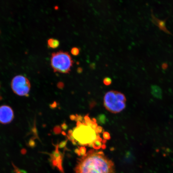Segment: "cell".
<instances>
[{"instance_id": "277c9868", "label": "cell", "mask_w": 173, "mask_h": 173, "mask_svg": "<svg viewBox=\"0 0 173 173\" xmlns=\"http://www.w3.org/2000/svg\"><path fill=\"white\" fill-rule=\"evenodd\" d=\"M73 135V138L82 145L93 143L97 138L94 129L89 125L81 123L74 129Z\"/></svg>"}, {"instance_id": "7a4b0ae2", "label": "cell", "mask_w": 173, "mask_h": 173, "mask_svg": "<svg viewBox=\"0 0 173 173\" xmlns=\"http://www.w3.org/2000/svg\"><path fill=\"white\" fill-rule=\"evenodd\" d=\"M126 101V98L123 93L115 91H110L105 94L104 105L109 111L112 113H119L125 108Z\"/></svg>"}, {"instance_id": "ba28073f", "label": "cell", "mask_w": 173, "mask_h": 173, "mask_svg": "<svg viewBox=\"0 0 173 173\" xmlns=\"http://www.w3.org/2000/svg\"><path fill=\"white\" fill-rule=\"evenodd\" d=\"M151 93L153 96L158 99L161 98L162 96V91L159 86L154 85L151 86Z\"/></svg>"}, {"instance_id": "5b68a950", "label": "cell", "mask_w": 173, "mask_h": 173, "mask_svg": "<svg viewBox=\"0 0 173 173\" xmlns=\"http://www.w3.org/2000/svg\"><path fill=\"white\" fill-rule=\"evenodd\" d=\"M11 85L13 92L18 96H27L29 95L31 84L27 78L23 75L15 77L12 81Z\"/></svg>"}, {"instance_id": "52a82bcc", "label": "cell", "mask_w": 173, "mask_h": 173, "mask_svg": "<svg viewBox=\"0 0 173 173\" xmlns=\"http://www.w3.org/2000/svg\"><path fill=\"white\" fill-rule=\"evenodd\" d=\"M152 20L154 23L155 24V25L158 26V27L160 29L162 30L163 31L165 32V33L169 34H172L169 31H168V29L166 28L165 27V21L166 20L164 21H162V20H159V19H158L156 18H155L154 16L153 15L152 13Z\"/></svg>"}, {"instance_id": "8fae6325", "label": "cell", "mask_w": 173, "mask_h": 173, "mask_svg": "<svg viewBox=\"0 0 173 173\" xmlns=\"http://www.w3.org/2000/svg\"><path fill=\"white\" fill-rule=\"evenodd\" d=\"M93 143V147H94V148L96 149H99L101 147V146L100 141H95Z\"/></svg>"}, {"instance_id": "8992f818", "label": "cell", "mask_w": 173, "mask_h": 173, "mask_svg": "<svg viewBox=\"0 0 173 173\" xmlns=\"http://www.w3.org/2000/svg\"><path fill=\"white\" fill-rule=\"evenodd\" d=\"M14 118V112L10 107H0V123L6 124L11 123Z\"/></svg>"}, {"instance_id": "2e32d148", "label": "cell", "mask_w": 173, "mask_h": 173, "mask_svg": "<svg viewBox=\"0 0 173 173\" xmlns=\"http://www.w3.org/2000/svg\"><path fill=\"white\" fill-rule=\"evenodd\" d=\"M96 129H97V131L98 132L101 133V131H102V128L101 127H98L96 128Z\"/></svg>"}, {"instance_id": "9a60e30c", "label": "cell", "mask_w": 173, "mask_h": 173, "mask_svg": "<svg viewBox=\"0 0 173 173\" xmlns=\"http://www.w3.org/2000/svg\"><path fill=\"white\" fill-rule=\"evenodd\" d=\"M162 68L164 69H165L168 67V65L166 63H164L162 65Z\"/></svg>"}, {"instance_id": "3957f363", "label": "cell", "mask_w": 173, "mask_h": 173, "mask_svg": "<svg viewBox=\"0 0 173 173\" xmlns=\"http://www.w3.org/2000/svg\"><path fill=\"white\" fill-rule=\"evenodd\" d=\"M73 64V60L68 52L60 50L51 55L50 64L54 72L69 73Z\"/></svg>"}, {"instance_id": "9c48e42d", "label": "cell", "mask_w": 173, "mask_h": 173, "mask_svg": "<svg viewBox=\"0 0 173 173\" xmlns=\"http://www.w3.org/2000/svg\"><path fill=\"white\" fill-rule=\"evenodd\" d=\"M60 42L59 40L55 38H49L47 41V45L49 48L56 49L59 47Z\"/></svg>"}, {"instance_id": "4fadbf2b", "label": "cell", "mask_w": 173, "mask_h": 173, "mask_svg": "<svg viewBox=\"0 0 173 173\" xmlns=\"http://www.w3.org/2000/svg\"><path fill=\"white\" fill-rule=\"evenodd\" d=\"M79 151L80 152V153L83 154V155L84 154H85L86 153V149L84 147H81Z\"/></svg>"}, {"instance_id": "7c38bea8", "label": "cell", "mask_w": 173, "mask_h": 173, "mask_svg": "<svg viewBox=\"0 0 173 173\" xmlns=\"http://www.w3.org/2000/svg\"><path fill=\"white\" fill-rule=\"evenodd\" d=\"M103 83L106 85H109L111 83L112 80L110 78L105 77L103 80Z\"/></svg>"}, {"instance_id": "30bf717a", "label": "cell", "mask_w": 173, "mask_h": 173, "mask_svg": "<svg viewBox=\"0 0 173 173\" xmlns=\"http://www.w3.org/2000/svg\"><path fill=\"white\" fill-rule=\"evenodd\" d=\"M80 53V49L77 47H73L71 49V53L74 56H77Z\"/></svg>"}, {"instance_id": "6da1fadb", "label": "cell", "mask_w": 173, "mask_h": 173, "mask_svg": "<svg viewBox=\"0 0 173 173\" xmlns=\"http://www.w3.org/2000/svg\"><path fill=\"white\" fill-rule=\"evenodd\" d=\"M75 173H115L114 163L102 151L89 150L78 159Z\"/></svg>"}, {"instance_id": "5bb4252c", "label": "cell", "mask_w": 173, "mask_h": 173, "mask_svg": "<svg viewBox=\"0 0 173 173\" xmlns=\"http://www.w3.org/2000/svg\"><path fill=\"white\" fill-rule=\"evenodd\" d=\"M104 137L105 139H110V135L108 132H105L104 133Z\"/></svg>"}]
</instances>
